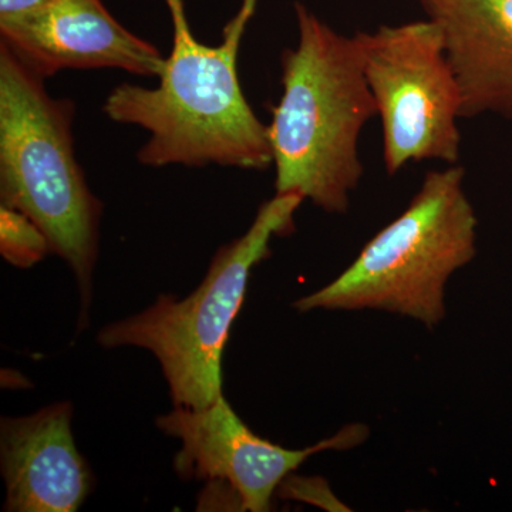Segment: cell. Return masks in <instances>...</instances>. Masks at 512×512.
I'll return each mask as SVG.
<instances>
[{
    "label": "cell",
    "instance_id": "1",
    "mask_svg": "<svg viewBox=\"0 0 512 512\" xmlns=\"http://www.w3.org/2000/svg\"><path fill=\"white\" fill-rule=\"evenodd\" d=\"M298 45L282 53L281 100L268 127L276 192H299L329 214H346L362 180L359 140L377 116L356 37L336 32L295 3Z\"/></svg>",
    "mask_w": 512,
    "mask_h": 512
},
{
    "label": "cell",
    "instance_id": "2",
    "mask_svg": "<svg viewBox=\"0 0 512 512\" xmlns=\"http://www.w3.org/2000/svg\"><path fill=\"white\" fill-rule=\"evenodd\" d=\"M173 49L154 89L120 84L107 97L110 120L144 128L137 157L148 167L217 164L241 170L274 165L268 127L255 116L239 84L241 36L205 46L192 35L181 0H167Z\"/></svg>",
    "mask_w": 512,
    "mask_h": 512
},
{
    "label": "cell",
    "instance_id": "3",
    "mask_svg": "<svg viewBox=\"0 0 512 512\" xmlns=\"http://www.w3.org/2000/svg\"><path fill=\"white\" fill-rule=\"evenodd\" d=\"M43 79L0 45V200L28 215L70 265L86 315L103 207L76 160L74 106L50 96Z\"/></svg>",
    "mask_w": 512,
    "mask_h": 512
},
{
    "label": "cell",
    "instance_id": "4",
    "mask_svg": "<svg viewBox=\"0 0 512 512\" xmlns=\"http://www.w3.org/2000/svg\"><path fill=\"white\" fill-rule=\"evenodd\" d=\"M466 170L454 164L429 171L402 215L370 239L352 265L325 288L293 303L313 309H376L434 328L446 315L450 276L473 261L477 217L464 188Z\"/></svg>",
    "mask_w": 512,
    "mask_h": 512
},
{
    "label": "cell",
    "instance_id": "5",
    "mask_svg": "<svg viewBox=\"0 0 512 512\" xmlns=\"http://www.w3.org/2000/svg\"><path fill=\"white\" fill-rule=\"evenodd\" d=\"M303 201L299 192H276L242 237L218 249L204 281L188 298L160 296L146 311L104 326L97 342L106 349L150 350L174 406H211L222 396V355L252 268L271 256L272 238L291 234Z\"/></svg>",
    "mask_w": 512,
    "mask_h": 512
},
{
    "label": "cell",
    "instance_id": "6",
    "mask_svg": "<svg viewBox=\"0 0 512 512\" xmlns=\"http://www.w3.org/2000/svg\"><path fill=\"white\" fill-rule=\"evenodd\" d=\"M355 37L382 123L387 174L393 177L413 161L458 164L461 93L439 26L416 20Z\"/></svg>",
    "mask_w": 512,
    "mask_h": 512
},
{
    "label": "cell",
    "instance_id": "7",
    "mask_svg": "<svg viewBox=\"0 0 512 512\" xmlns=\"http://www.w3.org/2000/svg\"><path fill=\"white\" fill-rule=\"evenodd\" d=\"M157 427L183 444L174 458L178 476L228 484L241 500L242 511L251 512L271 510L279 485L313 454L350 450L369 437L366 426L350 424L315 446L289 450L256 436L224 394L204 409L175 406L158 417Z\"/></svg>",
    "mask_w": 512,
    "mask_h": 512
},
{
    "label": "cell",
    "instance_id": "8",
    "mask_svg": "<svg viewBox=\"0 0 512 512\" xmlns=\"http://www.w3.org/2000/svg\"><path fill=\"white\" fill-rule=\"evenodd\" d=\"M2 43L42 77L67 69H121L160 77L156 46L128 32L101 0H52L36 12L0 23Z\"/></svg>",
    "mask_w": 512,
    "mask_h": 512
},
{
    "label": "cell",
    "instance_id": "9",
    "mask_svg": "<svg viewBox=\"0 0 512 512\" xmlns=\"http://www.w3.org/2000/svg\"><path fill=\"white\" fill-rule=\"evenodd\" d=\"M70 403L50 404L0 421V464L8 512H74L92 490L89 466L77 450Z\"/></svg>",
    "mask_w": 512,
    "mask_h": 512
},
{
    "label": "cell",
    "instance_id": "10",
    "mask_svg": "<svg viewBox=\"0 0 512 512\" xmlns=\"http://www.w3.org/2000/svg\"><path fill=\"white\" fill-rule=\"evenodd\" d=\"M443 35L461 119H512V0H416Z\"/></svg>",
    "mask_w": 512,
    "mask_h": 512
},
{
    "label": "cell",
    "instance_id": "11",
    "mask_svg": "<svg viewBox=\"0 0 512 512\" xmlns=\"http://www.w3.org/2000/svg\"><path fill=\"white\" fill-rule=\"evenodd\" d=\"M49 252V241L28 215L2 205L0 207V254L18 268H32Z\"/></svg>",
    "mask_w": 512,
    "mask_h": 512
},
{
    "label": "cell",
    "instance_id": "12",
    "mask_svg": "<svg viewBox=\"0 0 512 512\" xmlns=\"http://www.w3.org/2000/svg\"><path fill=\"white\" fill-rule=\"evenodd\" d=\"M279 497L303 501L326 511H348L330 491L328 483L319 477L288 476L278 488Z\"/></svg>",
    "mask_w": 512,
    "mask_h": 512
},
{
    "label": "cell",
    "instance_id": "13",
    "mask_svg": "<svg viewBox=\"0 0 512 512\" xmlns=\"http://www.w3.org/2000/svg\"><path fill=\"white\" fill-rule=\"evenodd\" d=\"M49 2L52 0H0V23L23 18Z\"/></svg>",
    "mask_w": 512,
    "mask_h": 512
}]
</instances>
